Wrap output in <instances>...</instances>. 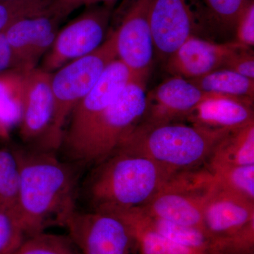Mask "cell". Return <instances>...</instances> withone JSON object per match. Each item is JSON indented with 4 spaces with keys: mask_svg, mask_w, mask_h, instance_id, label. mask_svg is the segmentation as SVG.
<instances>
[{
    "mask_svg": "<svg viewBox=\"0 0 254 254\" xmlns=\"http://www.w3.org/2000/svg\"><path fill=\"white\" fill-rule=\"evenodd\" d=\"M20 170L15 215L26 237L50 225L63 226L76 209L78 167L54 151L16 149Z\"/></svg>",
    "mask_w": 254,
    "mask_h": 254,
    "instance_id": "obj_1",
    "label": "cell"
},
{
    "mask_svg": "<svg viewBox=\"0 0 254 254\" xmlns=\"http://www.w3.org/2000/svg\"><path fill=\"white\" fill-rule=\"evenodd\" d=\"M171 177L150 159L116 150L95 165L85 194L95 211L112 213L141 208Z\"/></svg>",
    "mask_w": 254,
    "mask_h": 254,
    "instance_id": "obj_2",
    "label": "cell"
},
{
    "mask_svg": "<svg viewBox=\"0 0 254 254\" xmlns=\"http://www.w3.org/2000/svg\"><path fill=\"white\" fill-rule=\"evenodd\" d=\"M230 131H213L178 123L157 125L139 123L116 150L150 159L173 176L195 169L209 160L215 147Z\"/></svg>",
    "mask_w": 254,
    "mask_h": 254,
    "instance_id": "obj_3",
    "label": "cell"
},
{
    "mask_svg": "<svg viewBox=\"0 0 254 254\" xmlns=\"http://www.w3.org/2000/svg\"><path fill=\"white\" fill-rule=\"evenodd\" d=\"M148 76H137L124 88L82 141L65 155L66 162L78 168L95 166L113 154L143 118Z\"/></svg>",
    "mask_w": 254,
    "mask_h": 254,
    "instance_id": "obj_4",
    "label": "cell"
},
{
    "mask_svg": "<svg viewBox=\"0 0 254 254\" xmlns=\"http://www.w3.org/2000/svg\"><path fill=\"white\" fill-rule=\"evenodd\" d=\"M110 33L104 43L93 53L52 73L54 113L45 144L46 151L59 149L64 128L75 107L91 91L108 65L118 59L115 35L112 30Z\"/></svg>",
    "mask_w": 254,
    "mask_h": 254,
    "instance_id": "obj_5",
    "label": "cell"
},
{
    "mask_svg": "<svg viewBox=\"0 0 254 254\" xmlns=\"http://www.w3.org/2000/svg\"><path fill=\"white\" fill-rule=\"evenodd\" d=\"M114 6H88L59 30L53 46L45 55L42 69L53 73L70 62L98 49L108 36Z\"/></svg>",
    "mask_w": 254,
    "mask_h": 254,
    "instance_id": "obj_6",
    "label": "cell"
},
{
    "mask_svg": "<svg viewBox=\"0 0 254 254\" xmlns=\"http://www.w3.org/2000/svg\"><path fill=\"white\" fill-rule=\"evenodd\" d=\"M150 23L154 55L164 62L190 36L213 27L201 0H153Z\"/></svg>",
    "mask_w": 254,
    "mask_h": 254,
    "instance_id": "obj_7",
    "label": "cell"
},
{
    "mask_svg": "<svg viewBox=\"0 0 254 254\" xmlns=\"http://www.w3.org/2000/svg\"><path fill=\"white\" fill-rule=\"evenodd\" d=\"M63 227L78 254H131L135 245L129 227L112 213L76 208Z\"/></svg>",
    "mask_w": 254,
    "mask_h": 254,
    "instance_id": "obj_8",
    "label": "cell"
},
{
    "mask_svg": "<svg viewBox=\"0 0 254 254\" xmlns=\"http://www.w3.org/2000/svg\"><path fill=\"white\" fill-rule=\"evenodd\" d=\"M153 0H123L114 10L111 29L116 38L118 59L133 72L148 74L153 56L150 14Z\"/></svg>",
    "mask_w": 254,
    "mask_h": 254,
    "instance_id": "obj_9",
    "label": "cell"
},
{
    "mask_svg": "<svg viewBox=\"0 0 254 254\" xmlns=\"http://www.w3.org/2000/svg\"><path fill=\"white\" fill-rule=\"evenodd\" d=\"M119 59L105 68L96 84L75 107L70 115L69 125L64 131L60 148L66 155L82 141L93 124L119 94L137 76Z\"/></svg>",
    "mask_w": 254,
    "mask_h": 254,
    "instance_id": "obj_10",
    "label": "cell"
},
{
    "mask_svg": "<svg viewBox=\"0 0 254 254\" xmlns=\"http://www.w3.org/2000/svg\"><path fill=\"white\" fill-rule=\"evenodd\" d=\"M23 70V69H22ZM52 73L41 68L23 70L22 113L19 134L25 143L36 144L37 150H44L53 113L54 98Z\"/></svg>",
    "mask_w": 254,
    "mask_h": 254,
    "instance_id": "obj_11",
    "label": "cell"
},
{
    "mask_svg": "<svg viewBox=\"0 0 254 254\" xmlns=\"http://www.w3.org/2000/svg\"><path fill=\"white\" fill-rule=\"evenodd\" d=\"M64 19L47 9L14 21L4 31L14 58V68L36 67L54 43Z\"/></svg>",
    "mask_w": 254,
    "mask_h": 254,
    "instance_id": "obj_12",
    "label": "cell"
},
{
    "mask_svg": "<svg viewBox=\"0 0 254 254\" xmlns=\"http://www.w3.org/2000/svg\"><path fill=\"white\" fill-rule=\"evenodd\" d=\"M213 93H206L190 80L172 76L146 93L143 118L140 123L150 125L178 123L187 119L202 100Z\"/></svg>",
    "mask_w": 254,
    "mask_h": 254,
    "instance_id": "obj_13",
    "label": "cell"
},
{
    "mask_svg": "<svg viewBox=\"0 0 254 254\" xmlns=\"http://www.w3.org/2000/svg\"><path fill=\"white\" fill-rule=\"evenodd\" d=\"M243 47L235 41L218 43L192 36L169 57L165 68L172 76L194 79L223 67L227 59Z\"/></svg>",
    "mask_w": 254,
    "mask_h": 254,
    "instance_id": "obj_14",
    "label": "cell"
},
{
    "mask_svg": "<svg viewBox=\"0 0 254 254\" xmlns=\"http://www.w3.org/2000/svg\"><path fill=\"white\" fill-rule=\"evenodd\" d=\"M254 220V202L219 188L210 191L203 208V227L210 242L229 236Z\"/></svg>",
    "mask_w": 254,
    "mask_h": 254,
    "instance_id": "obj_15",
    "label": "cell"
},
{
    "mask_svg": "<svg viewBox=\"0 0 254 254\" xmlns=\"http://www.w3.org/2000/svg\"><path fill=\"white\" fill-rule=\"evenodd\" d=\"M253 100L214 93L202 100L187 119L213 131H233L254 121Z\"/></svg>",
    "mask_w": 254,
    "mask_h": 254,
    "instance_id": "obj_16",
    "label": "cell"
},
{
    "mask_svg": "<svg viewBox=\"0 0 254 254\" xmlns=\"http://www.w3.org/2000/svg\"><path fill=\"white\" fill-rule=\"evenodd\" d=\"M208 195L187 191L166 182L146 204L138 208L151 216L204 230L203 208Z\"/></svg>",
    "mask_w": 254,
    "mask_h": 254,
    "instance_id": "obj_17",
    "label": "cell"
},
{
    "mask_svg": "<svg viewBox=\"0 0 254 254\" xmlns=\"http://www.w3.org/2000/svg\"><path fill=\"white\" fill-rule=\"evenodd\" d=\"M254 165V121L229 132L214 148L209 167Z\"/></svg>",
    "mask_w": 254,
    "mask_h": 254,
    "instance_id": "obj_18",
    "label": "cell"
},
{
    "mask_svg": "<svg viewBox=\"0 0 254 254\" xmlns=\"http://www.w3.org/2000/svg\"><path fill=\"white\" fill-rule=\"evenodd\" d=\"M124 211L129 213L143 226L169 240L195 250L204 252L210 250V239L201 229L151 216L143 213L139 208Z\"/></svg>",
    "mask_w": 254,
    "mask_h": 254,
    "instance_id": "obj_19",
    "label": "cell"
},
{
    "mask_svg": "<svg viewBox=\"0 0 254 254\" xmlns=\"http://www.w3.org/2000/svg\"><path fill=\"white\" fill-rule=\"evenodd\" d=\"M23 70L11 68L0 73V139L8 140L19 125L22 113Z\"/></svg>",
    "mask_w": 254,
    "mask_h": 254,
    "instance_id": "obj_20",
    "label": "cell"
},
{
    "mask_svg": "<svg viewBox=\"0 0 254 254\" xmlns=\"http://www.w3.org/2000/svg\"><path fill=\"white\" fill-rule=\"evenodd\" d=\"M126 222L131 230L138 254H208V252L195 250L169 240L141 225L125 211L113 213Z\"/></svg>",
    "mask_w": 254,
    "mask_h": 254,
    "instance_id": "obj_21",
    "label": "cell"
},
{
    "mask_svg": "<svg viewBox=\"0 0 254 254\" xmlns=\"http://www.w3.org/2000/svg\"><path fill=\"white\" fill-rule=\"evenodd\" d=\"M190 81L206 93H218L254 101V79L227 68H218Z\"/></svg>",
    "mask_w": 254,
    "mask_h": 254,
    "instance_id": "obj_22",
    "label": "cell"
},
{
    "mask_svg": "<svg viewBox=\"0 0 254 254\" xmlns=\"http://www.w3.org/2000/svg\"><path fill=\"white\" fill-rule=\"evenodd\" d=\"M217 186L254 202V165L210 168Z\"/></svg>",
    "mask_w": 254,
    "mask_h": 254,
    "instance_id": "obj_23",
    "label": "cell"
},
{
    "mask_svg": "<svg viewBox=\"0 0 254 254\" xmlns=\"http://www.w3.org/2000/svg\"><path fill=\"white\" fill-rule=\"evenodd\" d=\"M20 170L15 150L0 149V207L15 214L19 190Z\"/></svg>",
    "mask_w": 254,
    "mask_h": 254,
    "instance_id": "obj_24",
    "label": "cell"
},
{
    "mask_svg": "<svg viewBox=\"0 0 254 254\" xmlns=\"http://www.w3.org/2000/svg\"><path fill=\"white\" fill-rule=\"evenodd\" d=\"M11 254H78L67 237L40 232L26 237Z\"/></svg>",
    "mask_w": 254,
    "mask_h": 254,
    "instance_id": "obj_25",
    "label": "cell"
},
{
    "mask_svg": "<svg viewBox=\"0 0 254 254\" xmlns=\"http://www.w3.org/2000/svg\"><path fill=\"white\" fill-rule=\"evenodd\" d=\"M249 0H201L213 27L231 31Z\"/></svg>",
    "mask_w": 254,
    "mask_h": 254,
    "instance_id": "obj_26",
    "label": "cell"
},
{
    "mask_svg": "<svg viewBox=\"0 0 254 254\" xmlns=\"http://www.w3.org/2000/svg\"><path fill=\"white\" fill-rule=\"evenodd\" d=\"M52 0H16L0 2V33L20 18L41 14L49 7Z\"/></svg>",
    "mask_w": 254,
    "mask_h": 254,
    "instance_id": "obj_27",
    "label": "cell"
},
{
    "mask_svg": "<svg viewBox=\"0 0 254 254\" xmlns=\"http://www.w3.org/2000/svg\"><path fill=\"white\" fill-rule=\"evenodd\" d=\"M209 251L220 254H254V220L239 231L210 242Z\"/></svg>",
    "mask_w": 254,
    "mask_h": 254,
    "instance_id": "obj_28",
    "label": "cell"
},
{
    "mask_svg": "<svg viewBox=\"0 0 254 254\" xmlns=\"http://www.w3.org/2000/svg\"><path fill=\"white\" fill-rule=\"evenodd\" d=\"M26 237L15 214L0 207V254H12Z\"/></svg>",
    "mask_w": 254,
    "mask_h": 254,
    "instance_id": "obj_29",
    "label": "cell"
},
{
    "mask_svg": "<svg viewBox=\"0 0 254 254\" xmlns=\"http://www.w3.org/2000/svg\"><path fill=\"white\" fill-rule=\"evenodd\" d=\"M234 31L237 43L247 48L254 46V1L249 0L241 11Z\"/></svg>",
    "mask_w": 254,
    "mask_h": 254,
    "instance_id": "obj_30",
    "label": "cell"
},
{
    "mask_svg": "<svg viewBox=\"0 0 254 254\" xmlns=\"http://www.w3.org/2000/svg\"><path fill=\"white\" fill-rule=\"evenodd\" d=\"M222 68L254 79V55L252 48L243 47L237 50L227 59Z\"/></svg>",
    "mask_w": 254,
    "mask_h": 254,
    "instance_id": "obj_31",
    "label": "cell"
},
{
    "mask_svg": "<svg viewBox=\"0 0 254 254\" xmlns=\"http://www.w3.org/2000/svg\"><path fill=\"white\" fill-rule=\"evenodd\" d=\"M118 0H52L50 11L65 19L68 15L79 8L88 7L97 4H107L115 6Z\"/></svg>",
    "mask_w": 254,
    "mask_h": 254,
    "instance_id": "obj_32",
    "label": "cell"
},
{
    "mask_svg": "<svg viewBox=\"0 0 254 254\" xmlns=\"http://www.w3.org/2000/svg\"><path fill=\"white\" fill-rule=\"evenodd\" d=\"M14 68V58L4 32L0 33V73Z\"/></svg>",
    "mask_w": 254,
    "mask_h": 254,
    "instance_id": "obj_33",
    "label": "cell"
},
{
    "mask_svg": "<svg viewBox=\"0 0 254 254\" xmlns=\"http://www.w3.org/2000/svg\"><path fill=\"white\" fill-rule=\"evenodd\" d=\"M16 1V0H0V2H6V1Z\"/></svg>",
    "mask_w": 254,
    "mask_h": 254,
    "instance_id": "obj_34",
    "label": "cell"
},
{
    "mask_svg": "<svg viewBox=\"0 0 254 254\" xmlns=\"http://www.w3.org/2000/svg\"><path fill=\"white\" fill-rule=\"evenodd\" d=\"M208 254H220L217 253V252H212V251H209Z\"/></svg>",
    "mask_w": 254,
    "mask_h": 254,
    "instance_id": "obj_35",
    "label": "cell"
}]
</instances>
